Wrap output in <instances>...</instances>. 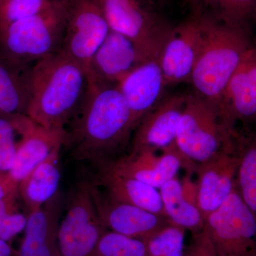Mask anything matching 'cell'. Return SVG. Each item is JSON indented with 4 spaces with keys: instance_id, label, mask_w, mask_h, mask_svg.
Returning <instances> with one entry per match:
<instances>
[{
    "instance_id": "cell-1",
    "label": "cell",
    "mask_w": 256,
    "mask_h": 256,
    "mask_svg": "<svg viewBox=\"0 0 256 256\" xmlns=\"http://www.w3.org/2000/svg\"><path fill=\"white\" fill-rule=\"evenodd\" d=\"M68 126L64 146L74 159L98 169L124 156L136 129L118 86L90 82L84 104Z\"/></svg>"
},
{
    "instance_id": "cell-2",
    "label": "cell",
    "mask_w": 256,
    "mask_h": 256,
    "mask_svg": "<svg viewBox=\"0 0 256 256\" xmlns=\"http://www.w3.org/2000/svg\"><path fill=\"white\" fill-rule=\"evenodd\" d=\"M90 88L87 69L62 52L32 66L26 116L50 130H64L82 107Z\"/></svg>"
},
{
    "instance_id": "cell-3",
    "label": "cell",
    "mask_w": 256,
    "mask_h": 256,
    "mask_svg": "<svg viewBox=\"0 0 256 256\" xmlns=\"http://www.w3.org/2000/svg\"><path fill=\"white\" fill-rule=\"evenodd\" d=\"M198 14L204 20L206 40L194 69L191 84L195 94L210 101L218 110L229 79L252 45V31Z\"/></svg>"
},
{
    "instance_id": "cell-4",
    "label": "cell",
    "mask_w": 256,
    "mask_h": 256,
    "mask_svg": "<svg viewBox=\"0 0 256 256\" xmlns=\"http://www.w3.org/2000/svg\"><path fill=\"white\" fill-rule=\"evenodd\" d=\"M218 108L196 94L186 96L176 132V144L185 158L194 163L206 162L218 153L236 149Z\"/></svg>"
},
{
    "instance_id": "cell-5",
    "label": "cell",
    "mask_w": 256,
    "mask_h": 256,
    "mask_svg": "<svg viewBox=\"0 0 256 256\" xmlns=\"http://www.w3.org/2000/svg\"><path fill=\"white\" fill-rule=\"evenodd\" d=\"M65 28L64 3L0 30V55L23 64H34L60 52Z\"/></svg>"
},
{
    "instance_id": "cell-6",
    "label": "cell",
    "mask_w": 256,
    "mask_h": 256,
    "mask_svg": "<svg viewBox=\"0 0 256 256\" xmlns=\"http://www.w3.org/2000/svg\"><path fill=\"white\" fill-rule=\"evenodd\" d=\"M205 228L218 256H256V218L236 185L220 207L208 216Z\"/></svg>"
},
{
    "instance_id": "cell-7",
    "label": "cell",
    "mask_w": 256,
    "mask_h": 256,
    "mask_svg": "<svg viewBox=\"0 0 256 256\" xmlns=\"http://www.w3.org/2000/svg\"><path fill=\"white\" fill-rule=\"evenodd\" d=\"M110 30L130 38L148 56H160L172 28L142 0H100Z\"/></svg>"
},
{
    "instance_id": "cell-8",
    "label": "cell",
    "mask_w": 256,
    "mask_h": 256,
    "mask_svg": "<svg viewBox=\"0 0 256 256\" xmlns=\"http://www.w3.org/2000/svg\"><path fill=\"white\" fill-rule=\"evenodd\" d=\"M65 213L58 234L60 256H90L107 232L89 190V182L77 184L65 200Z\"/></svg>"
},
{
    "instance_id": "cell-9",
    "label": "cell",
    "mask_w": 256,
    "mask_h": 256,
    "mask_svg": "<svg viewBox=\"0 0 256 256\" xmlns=\"http://www.w3.org/2000/svg\"><path fill=\"white\" fill-rule=\"evenodd\" d=\"M65 28L60 52L88 68L110 31L100 0H66Z\"/></svg>"
},
{
    "instance_id": "cell-10",
    "label": "cell",
    "mask_w": 256,
    "mask_h": 256,
    "mask_svg": "<svg viewBox=\"0 0 256 256\" xmlns=\"http://www.w3.org/2000/svg\"><path fill=\"white\" fill-rule=\"evenodd\" d=\"M206 40V26L201 14L192 12L172 28L160 54V63L166 85L191 84L192 76Z\"/></svg>"
},
{
    "instance_id": "cell-11",
    "label": "cell",
    "mask_w": 256,
    "mask_h": 256,
    "mask_svg": "<svg viewBox=\"0 0 256 256\" xmlns=\"http://www.w3.org/2000/svg\"><path fill=\"white\" fill-rule=\"evenodd\" d=\"M156 152H130L104 164L98 169H105L116 174L136 178L159 188L176 178L183 168L186 172L194 173L196 164L188 161L178 150L176 142L164 148L162 154Z\"/></svg>"
},
{
    "instance_id": "cell-12",
    "label": "cell",
    "mask_w": 256,
    "mask_h": 256,
    "mask_svg": "<svg viewBox=\"0 0 256 256\" xmlns=\"http://www.w3.org/2000/svg\"><path fill=\"white\" fill-rule=\"evenodd\" d=\"M89 190L98 214L107 230L146 240L171 223L168 217L116 201L89 182Z\"/></svg>"
},
{
    "instance_id": "cell-13",
    "label": "cell",
    "mask_w": 256,
    "mask_h": 256,
    "mask_svg": "<svg viewBox=\"0 0 256 256\" xmlns=\"http://www.w3.org/2000/svg\"><path fill=\"white\" fill-rule=\"evenodd\" d=\"M149 58L136 42L110 30L89 63V80L95 85L117 86Z\"/></svg>"
},
{
    "instance_id": "cell-14",
    "label": "cell",
    "mask_w": 256,
    "mask_h": 256,
    "mask_svg": "<svg viewBox=\"0 0 256 256\" xmlns=\"http://www.w3.org/2000/svg\"><path fill=\"white\" fill-rule=\"evenodd\" d=\"M218 111L224 124L235 132L237 122H252L256 116V44L242 57L222 94Z\"/></svg>"
},
{
    "instance_id": "cell-15",
    "label": "cell",
    "mask_w": 256,
    "mask_h": 256,
    "mask_svg": "<svg viewBox=\"0 0 256 256\" xmlns=\"http://www.w3.org/2000/svg\"><path fill=\"white\" fill-rule=\"evenodd\" d=\"M239 163L240 154L235 149L222 152L197 164L195 173L198 186V208L205 220L235 188Z\"/></svg>"
},
{
    "instance_id": "cell-16",
    "label": "cell",
    "mask_w": 256,
    "mask_h": 256,
    "mask_svg": "<svg viewBox=\"0 0 256 256\" xmlns=\"http://www.w3.org/2000/svg\"><path fill=\"white\" fill-rule=\"evenodd\" d=\"M186 96L164 98L144 116L133 132L132 150H162L176 142V132Z\"/></svg>"
},
{
    "instance_id": "cell-17",
    "label": "cell",
    "mask_w": 256,
    "mask_h": 256,
    "mask_svg": "<svg viewBox=\"0 0 256 256\" xmlns=\"http://www.w3.org/2000/svg\"><path fill=\"white\" fill-rule=\"evenodd\" d=\"M160 57L146 60L117 85L130 109L136 128L143 118L164 98L168 85Z\"/></svg>"
},
{
    "instance_id": "cell-18",
    "label": "cell",
    "mask_w": 256,
    "mask_h": 256,
    "mask_svg": "<svg viewBox=\"0 0 256 256\" xmlns=\"http://www.w3.org/2000/svg\"><path fill=\"white\" fill-rule=\"evenodd\" d=\"M65 200L58 192L43 206L28 212L16 256H60L58 234Z\"/></svg>"
},
{
    "instance_id": "cell-19",
    "label": "cell",
    "mask_w": 256,
    "mask_h": 256,
    "mask_svg": "<svg viewBox=\"0 0 256 256\" xmlns=\"http://www.w3.org/2000/svg\"><path fill=\"white\" fill-rule=\"evenodd\" d=\"M66 130L47 129L35 124L24 137L16 151L9 175L18 186L38 164L58 148H63Z\"/></svg>"
},
{
    "instance_id": "cell-20",
    "label": "cell",
    "mask_w": 256,
    "mask_h": 256,
    "mask_svg": "<svg viewBox=\"0 0 256 256\" xmlns=\"http://www.w3.org/2000/svg\"><path fill=\"white\" fill-rule=\"evenodd\" d=\"M92 183L104 188L110 198L166 216L158 188L148 184L122 176L105 169H99ZM168 217V216H166Z\"/></svg>"
},
{
    "instance_id": "cell-21",
    "label": "cell",
    "mask_w": 256,
    "mask_h": 256,
    "mask_svg": "<svg viewBox=\"0 0 256 256\" xmlns=\"http://www.w3.org/2000/svg\"><path fill=\"white\" fill-rule=\"evenodd\" d=\"M32 66L0 55V116H26L31 98Z\"/></svg>"
},
{
    "instance_id": "cell-22",
    "label": "cell",
    "mask_w": 256,
    "mask_h": 256,
    "mask_svg": "<svg viewBox=\"0 0 256 256\" xmlns=\"http://www.w3.org/2000/svg\"><path fill=\"white\" fill-rule=\"evenodd\" d=\"M62 148L56 149L18 184V194L30 212L43 206L58 193Z\"/></svg>"
},
{
    "instance_id": "cell-23",
    "label": "cell",
    "mask_w": 256,
    "mask_h": 256,
    "mask_svg": "<svg viewBox=\"0 0 256 256\" xmlns=\"http://www.w3.org/2000/svg\"><path fill=\"white\" fill-rule=\"evenodd\" d=\"M192 12L230 26L252 31L256 22V0H188Z\"/></svg>"
},
{
    "instance_id": "cell-24",
    "label": "cell",
    "mask_w": 256,
    "mask_h": 256,
    "mask_svg": "<svg viewBox=\"0 0 256 256\" xmlns=\"http://www.w3.org/2000/svg\"><path fill=\"white\" fill-rule=\"evenodd\" d=\"M165 214L172 224L194 234L205 226V220L198 207L185 200L181 183L173 178L160 188Z\"/></svg>"
},
{
    "instance_id": "cell-25",
    "label": "cell",
    "mask_w": 256,
    "mask_h": 256,
    "mask_svg": "<svg viewBox=\"0 0 256 256\" xmlns=\"http://www.w3.org/2000/svg\"><path fill=\"white\" fill-rule=\"evenodd\" d=\"M34 124L26 114L0 116V173L9 174L20 142Z\"/></svg>"
},
{
    "instance_id": "cell-26",
    "label": "cell",
    "mask_w": 256,
    "mask_h": 256,
    "mask_svg": "<svg viewBox=\"0 0 256 256\" xmlns=\"http://www.w3.org/2000/svg\"><path fill=\"white\" fill-rule=\"evenodd\" d=\"M236 186L240 196L256 218V133L242 140Z\"/></svg>"
},
{
    "instance_id": "cell-27",
    "label": "cell",
    "mask_w": 256,
    "mask_h": 256,
    "mask_svg": "<svg viewBox=\"0 0 256 256\" xmlns=\"http://www.w3.org/2000/svg\"><path fill=\"white\" fill-rule=\"evenodd\" d=\"M90 256H146V240L108 230Z\"/></svg>"
},
{
    "instance_id": "cell-28",
    "label": "cell",
    "mask_w": 256,
    "mask_h": 256,
    "mask_svg": "<svg viewBox=\"0 0 256 256\" xmlns=\"http://www.w3.org/2000/svg\"><path fill=\"white\" fill-rule=\"evenodd\" d=\"M186 230L170 223L146 239V256H183Z\"/></svg>"
},
{
    "instance_id": "cell-29",
    "label": "cell",
    "mask_w": 256,
    "mask_h": 256,
    "mask_svg": "<svg viewBox=\"0 0 256 256\" xmlns=\"http://www.w3.org/2000/svg\"><path fill=\"white\" fill-rule=\"evenodd\" d=\"M54 4L48 0H0V30L41 13Z\"/></svg>"
},
{
    "instance_id": "cell-30",
    "label": "cell",
    "mask_w": 256,
    "mask_h": 256,
    "mask_svg": "<svg viewBox=\"0 0 256 256\" xmlns=\"http://www.w3.org/2000/svg\"><path fill=\"white\" fill-rule=\"evenodd\" d=\"M18 190L8 195L0 204V240L9 242L24 230L28 215L22 213L18 204Z\"/></svg>"
},
{
    "instance_id": "cell-31",
    "label": "cell",
    "mask_w": 256,
    "mask_h": 256,
    "mask_svg": "<svg viewBox=\"0 0 256 256\" xmlns=\"http://www.w3.org/2000/svg\"><path fill=\"white\" fill-rule=\"evenodd\" d=\"M183 256H218L206 228L193 234L191 242L185 248Z\"/></svg>"
},
{
    "instance_id": "cell-32",
    "label": "cell",
    "mask_w": 256,
    "mask_h": 256,
    "mask_svg": "<svg viewBox=\"0 0 256 256\" xmlns=\"http://www.w3.org/2000/svg\"><path fill=\"white\" fill-rule=\"evenodd\" d=\"M193 173L186 172L181 183V190L186 201L198 208V186L197 181L192 178Z\"/></svg>"
},
{
    "instance_id": "cell-33",
    "label": "cell",
    "mask_w": 256,
    "mask_h": 256,
    "mask_svg": "<svg viewBox=\"0 0 256 256\" xmlns=\"http://www.w3.org/2000/svg\"><path fill=\"white\" fill-rule=\"evenodd\" d=\"M18 190V185L10 178L9 174L0 173V204L8 195Z\"/></svg>"
},
{
    "instance_id": "cell-34",
    "label": "cell",
    "mask_w": 256,
    "mask_h": 256,
    "mask_svg": "<svg viewBox=\"0 0 256 256\" xmlns=\"http://www.w3.org/2000/svg\"><path fill=\"white\" fill-rule=\"evenodd\" d=\"M0 256H16L9 242L0 240Z\"/></svg>"
},
{
    "instance_id": "cell-35",
    "label": "cell",
    "mask_w": 256,
    "mask_h": 256,
    "mask_svg": "<svg viewBox=\"0 0 256 256\" xmlns=\"http://www.w3.org/2000/svg\"><path fill=\"white\" fill-rule=\"evenodd\" d=\"M142 1L150 3L151 2H154L158 3V4H164L168 0H142Z\"/></svg>"
},
{
    "instance_id": "cell-36",
    "label": "cell",
    "mask_w": 256,
    "mask_h": 256,
    "mask_svg": "<svg viewBox=\"0 0 256 256\" xmlns=\"http://www.w3.org/2000/svg\"><path fill=\"white\" fill-rule=\"evenodd\" d=\"M48 1L54 3H64L65 2L66 0H48Z\"/></svg>"
},
{
    "instance_id": "cell-37",
    "label": "cell",
    "mask_w": 256,
    "mask_h": 256,
    "mask_svg": "<svg viewBox=\"0 0 256 256\" xmlns=\"http://www.w3.org/2000/svg\"><path fill=\"white\" fill-rule=\"evenodd\" d=\"M254 122H255V124H256V118H255V120H254Z\"/></svg>"
}]
</instances>
